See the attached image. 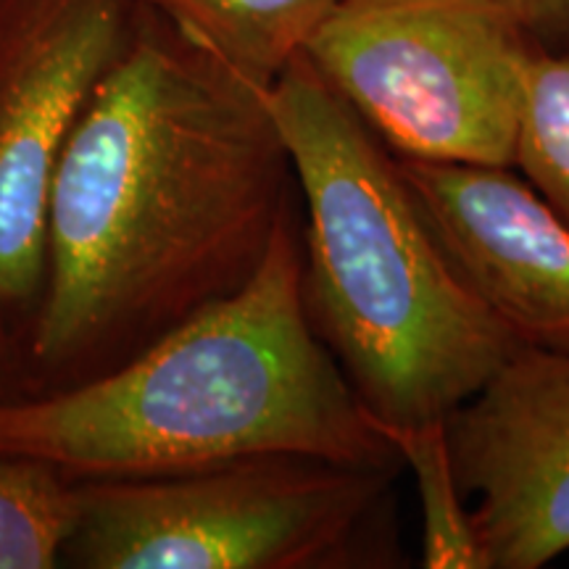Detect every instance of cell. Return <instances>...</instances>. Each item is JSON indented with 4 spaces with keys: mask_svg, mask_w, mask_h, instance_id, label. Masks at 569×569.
Instances as JSON below:
<instances>
[{
    "mask_svg": "<svg viewBox=\"0 0 569 569\" xmlns=\"http://www.w3.org/2000/svg\"><path fill=\"white\" fill-rule=\"evenodd\" d=\"M293 188L267 90L140 0L56 172L30 369L56 388L90 380L234 293Z\"/></svg>",
    "mask_w": 569,
    "mask_h": 569,
    "instance_id": "1",
    "label": "cell"
},
{
    "mask_svg": "<svg viewBox=\"0 0 569 569\" xmlns=\"http://www.w3.org/2000/svg\"><path fill=\"white\" fill-rule=\"evenodd\" d=\"M401 467L303 306L296 209L251 280L74 386L0 398V459L142 480L253 457Z\"/></svg>",
    "mask_w": 569,
    "mask_h": 569,
    "instance_id": "2",
    "label": "cell"
},
{
    "mask_svg": "<svg viewBox=\"0 0 569 569\" xmlns=\"http://www.w3.org/2000/svg\"><path fill=\"white\" fill-rule=\"evenodd\" d=\"M267 103L306 213L311 327L382 436L446 422L522 340L448 261L398 156L303 53Z\"/></svg>",
    "mask_w": 569,
    "mask_h": 569,
    "instance_id": "3",
    "label": "cell"
},
{
    "mask_svg": "<svg viewBox=\"0 0 569 569\" xmlns=\"http://www.w3.org/2000/svg\"><path fill=\"white\" fill-rule=\"evenodd\" d=\"M396 469L282 453L84 480L63 559L84 569L393 567Z\"/></svg>",
    "mask_w": 569,
    "mask_h": 569,
    "instance_id": "4",
    "label": "cell"
},
{
    "mask_svg": "<svg viewBox=\"0 0 569 569\" xmlns=\"http://www.w3.org/2000/svg\"><path fill=\"white\" fill-rule=\"evenodd\" d=\"M303 56L398 159L515 167L536 48L501 0H343Z\"/></svg>",
    "mask_w": 569,
    "mask_h": 569,
    "instance_id": "5",
    "label": "cell"
},
{
    "mask_svg": "<svg viewBox=\"0 0 569 569\" xmlns=\"http://www.w3.org/2000/svg\"><path fill=\"white\" fill-rule=\"evenodd\" d=\"M140 0H0V306H38L67 142Z\"/></svg>",
    "mask_w": 569,
    "mask_h": 569,
    "instance_id": "6",
    "label": "cell"
},
{
    "mask_svg": "<svg viewBox=\"0 0 569 569\" xmlns=\"http://www.w3.org/2000/svg\"><path fill=\"white\" fill-rule=\"evenodd\" d=\"M488 569L569 551V348L522 343L446 419Z\"/></svg>",
    "mask_w": 569,
    "mask_h": 569,
    "instance_id": "7",
    "label": "cell"
},
{
    "mask_svg": "<svg viewBox=\"0 0 569 569\" xmlns=\"http://www.w3.org/2000/svg\"><path fill=\"white\" fill-rule=\"evenodd\" d=\"M401 161L448 261L522 343L569 348V224L509 167Z\"/></svg>",
    "mask_w": 569,
    "mask_h": 569,
    "instance_id": "8",
    "label": "cell"
},
{
    "mask_svg": "<svg viewBox=\"0 0 569 569\" xmlns=\"http://www.w3.org/2000/svg\"><path fill=\"white\" fill-rule=\"evenodd\" d=\"M234 71L269 90L343 0H142Z\"/></svg>",
    "mask_w": 569,
    "mask_h": 569,
    "instance_id": "9",
    "label": "cell"
},
{
    "mask_svg": "<svg viewBox=\"0 0 569 569\" xmlns=\"http://www.w3.org/2000/svg\"><path fill=\"white\" fill-rule=\"evenodd\" d=\"M393 451L415 478L422 509V567L488 569L472 509L453 467L446 422H427L386 432Z\"/></svg>",
    "mask_w": 569,
    "mask_h": 569,
    "instance_id": "10",
    "label": "cell"
},
{
    "mask_svg": "<svg viewBox=\"0 0 569 569\" xmlns=\"http://www.w3.org/2000/svg\"><path fill=\"white\" fill-rule=\"evenodd\" d=\"M80 519V482L32 459H0V569H51Z\"/></svg>",
    "mask_w": 569,
    "mask_h": 569,
    "instance_id": "11",
    "label": "cell"
},
{
    "mask_svg": "<svg viewBox=\"0 0 569 569\" xmlns=\"http://www.w3.org/2000/svg\"><path fill=\"white\" fill-rule=\"evenodd\" d=\"M515 167L569 224V51L532 56Z\"/></svg>",
    "mask_w": 569,
    "mask_h": 569,
    "instance_id": "12",
    "label": "cell"
},
{
    "mask_svg": "<svg viewBox=\"0 0 569 569\" xmlns=\"http://www.w3.org/2000/svg\"><path fill=\"white\" fill-rule=\"evenodd\" d=\"M540 53L569 51V0H501Z\"/></svg>",
    "mask_w": 569,
    "mask_h": 569,
    "instance_id": "13",
    "label": "cell"
},
{
    "mask_svg": "<svg viewBox=\"0 0 569 569\" xmlns=\"http://www.w3.org/2000/svg\"><path fill=\"white\" fill-rule=\"evenodd\" d=\"M0 375H3V348H0ZM0 398H9V396L0 393Z\"/></svg>",
    "mask_w": 569,
    "mask_h": 569,
    "instance_id": "14",
    "label": "cell"
}]
</instances>
